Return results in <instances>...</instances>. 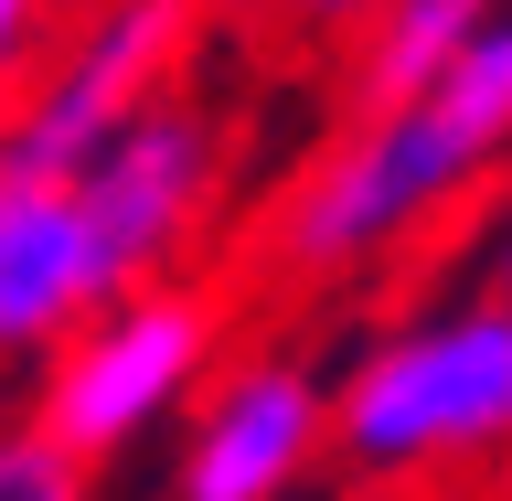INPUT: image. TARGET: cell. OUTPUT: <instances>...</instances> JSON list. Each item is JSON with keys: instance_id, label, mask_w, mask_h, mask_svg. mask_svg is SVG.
Here are the masks:
<instances>
[{"instance_id": "12", "label": "cell", "mask_w": 512, "mask_h": 501, "mask_svg": "<svg viewBox=\"0 0 512 501\" xmlns=\"http://www.w3.org/2000/svg\"><path fill=\"white\" fill-rule=\"evenodd\" d=\"M278 11H288L299 32H331V43H342V32L363 22V0H278Z\"/></svg>"}, {"instance_id": "10", "label": "cell", "mask_w": 512, "mask_h": 501, "mask_svg": "<svg viewBox=\"0 0 512 501\" xmlns=\"http://www.w3.org/2000/svg\"><path fill=\"white\" fill-rule=\"evenodd\" d=\"M0 501H96V480L75 470L32 416H0Z\"/></svg>"}, {"instance_id": "11", "label": "cell", "mask_w": 512, "mask_h": 501, "mask_svg": "<svg viewBox=\"0 0 512 501\" xmlns=\"http://www.w3.org/2000/svg\"><path fill=\"white\" fill-rule=\"evenodd\" d=\"M54 32H64V0H0V107L32 86V64H43Z\"/></svg>"}, {"instance_id": "7", "label": "cell", "mask_w": 512, "mask_h": 501, "mask_svg": "<svg viewBox=\"0 0 512 501\" xmlns=\"http://www.w3.org/2000/svg\"><path fill=\"white\" fill-rule=\"evenodd\" d=\"M118 299L75 182L0 171V374H43L96 310Z\"/></svg>"}, {"instance_id": "9", "label": "cell", "mask_w": 512, "mask_h": 501, "mask_svg": "<svg viewBox=\"0 0 512 501\" xmlns=\"http://www.w3.org/2000/svg\"><path fill=\"white\" fill-rule=\"evenodd\" d=\"M427 107H438L480 160H512V0L448 54V75L427 86Z\"/></svg>"}, {"instance_id": "13", "label": "cell", "mask_w": 512, "mask_h": 501, "mask_svg": "<svg viewBox=\"0 0 512 501\" xmlns=\"http://www.w3.org/2000/svg\"><path fill=\"white\" fill-rule=\"evenodd\" d=\"M480 299H502V310H512V224H502V246H491V288H480Z\"/></svg>"}, {"instance_id": "14", "label": "cell", "mask_w": 512, "mask_h": 501, "mask_svg": "<svg viewBox=\"0 0 512 501\" xmlns=\"http://www.w3.org/2000/svg\"><path fill=\"white\" fill-rule=\"evenodd\" d=\"M224 11H278V0H224Z\"/></svg>"}, {"instance_id": "8", "label": "cell", "mask_w": 512, "mask_h": 501, "mask_svg": "<svg viewBox=\"0 0 512 501\" xmlns=\"http://www.w3.org/2000/svg\"><path fill=\"white\" fill-rule=\"evenodd\" d=\"M491 11H502V0H363V22L342 32V64H331L342 118H363V107H416Z\"/></svg>"}, {"instance_id": "2", "label": "cell", "mask_w": 512, "mask_h": 501, "mask_svg": "<svg viewBox=\"0 0 512 501\" xmlns=\"http://www.w3.org/2000/svg\"><path fill=\"white\" fill-rule=\"evenodd\" d=\"M491 160L416 96V107H363L288 171L278 214L256 224V267L278 288H352L363 267L427 235V224L480 182Z\"/></svg>"}, {"instance_id": "6", "label": "cell", "mask_w": 512, "mask_h": 501, "mask_svg": "<svg viewBox=\"0 0 512 501\" xmlns=\"http://www.w3.org/2000/svg\"><path fill=\"white\" fill-rule=\"evenodd\" d=\"M331 470V374L310 352H224L171 448V501H299Z\"/></svg>"}, {"instance_id": "1", "label": "cell", "mask_w": 512, "mask_h": 501, "mask_svg": "<svg viewBox=\"0 0 512 501\" xmlns=\"http://www.w3.org/2000/svg\"><path fill=\"white\" fill-rule=\"evenodd\" d=\"M512 448V310L438 299L331 374V470L352 480H427Z\"/></svg>"}, {"instance_id": "3", "label": "cell", "mask_w": 512, "mask_h": 501, "mask_svg": "<svg viewBox=\"0 0 512 501\" xmlns=\"http://www.w3.org/2000/svg\"><path fill=\"white\" fill-rule=\"evenodd\" d=\"M224 352H235V299H224L214 278H192V267L182 278H139L32 374L22 416L96 480L107 459L171 438V427L192 416V395L214 384Z\"/></svg>"}, {"instance_id": "4", "label": "cell", "mask_w": 512, "mask_h": 501, "mask_svg": "<svg viewBox=\"0 0 512 501\" xmlns=\"http://www.w3.org/2000/svg\"><path fill=\"white\" fill-rule=\"evenodd\" d=\"M203 11H214V0H86V11L43 43L32 86L0 107V171L75 182L107 128H128L150 96H171L192 75Z\"/></svg>"}, {"instance_id": "5", "label": "cell", "mask_w": 512, "mask_h": 501, "mask_svg": "<svg viewBox=\"0 0 512 501\" xmlns=\"http://www.w3.org/2000/svg\"><path fill=\"white\" fill-rule=\"evenodd\" d=\"M224 192H235V128H224L214 96H182V86L150 96L128 128H107L96 160L75 171V203H86L96 256H107L118 288L182 278L192 256L214 246Z\"/></svg>"}]
</instances>
